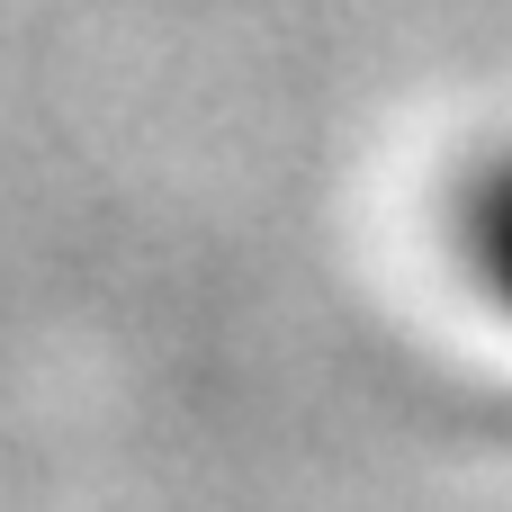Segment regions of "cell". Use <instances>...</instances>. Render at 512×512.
<instances>
[{
	"label": "cell",
	"mask_w": 512,
	"mask_h": 512,
	"mask_svg": "<svg viewBox=\"0 0 512 512\" xmlns=\"http://www.w3.org/2000/svg\"><path fill=\"white\" fill-rule=\"evenodd\" d=\"M459 261H468V279L512 315V153H495L459 189Z\"/></svg>",
	"instance_id": "1"
}]
</instances>
